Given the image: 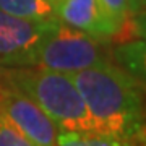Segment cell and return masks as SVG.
I'll list each match as a JSON object with an SVG mask.
<instances>
[{
    "label": "cell",
    "instance_id": "9c48e42d",
    "mask_svg": "<svg viewBox=\"0 0 146 146\" xmlns=\"http://www.w3.org/2000/svg\"><path fill=\"white\" fill-rule=\"evenodd\" d=\"M99 3L106 10V13L112 18L115 25L120 28V33L128 26L131 21V13L138 8L136 0H99Z\"/></svg>",
    "mask_w": 146,
    "mask_h": 146
},
{
    "label": "cell",
    "instance_id": "30bf717a",
    "mask_svg": "<svg viewBox=\"0 0 146 146\" xmlns=\"http://www.w3.org/2000/svg\"><path fill=\"white\" fill-rule=\"evenodd\" d=\"M0 146H33L18 130L0 119Z\"/></svg>",
    "mask_w": 146,
    "mask_h": 146
},
{
    "label": "cell",
    "instance_id": "8fae6325",
    "mask_svg": "<svg viewBox=\"0 0 146 146\" xmlns=\"http://www.w3.org/2000/svg\"><path fill=\"white\" fill-rule=\"evenodd\" d=\"M5 83H7V67L0 65V96H2V93H3Z\"/></svg>",
    "mask_w": 146,
    "mask_h": 146
},
{
    "label": "cell",
    "instance_id": "6da1fadb",
    "mask_svg": "<svg viewBox=\"0 0 146 146\" xmlns=\"http://www.w3.org/2000/svg\"><path fill=\"white\" fill-rule=\"evenodd\" d=\"M93 123V131L135 140L143 131L140 81L123 68L107 62L72 75Z\"/></svg>",
    "mask_w": 146,
    "mask_h": 146
},
{
    "label": "cell",
    "instance_id": "4fadbf2b",
    "mask_svg": "<svg viewBox=\"0 0 146 146\" xmlns=\"http://www.w3.org/2000/svg\"><path fill=\"white\" fill-rule=\"evenodd\" d=\"M136 2H138V3H140V0H136ZM141 2H143V0H141Z\"/></svg>",
    "mask_w": 146,
    "mask_h": 146
},
{
    "label": "cell",
    "instance_id": "5b68a950",
    "mask_svg": "<svg viewBox=\"0 0 146 146\" xmlns=\"http://www.w3.org/2000/svg\"><path fill=\"white\" fill-rule=\"evenodd\" d=\"M0 119L20 131L33 146H57V125L28 94L8 80L0 96Z\"/></svg>",
    "mask_w": 146,
    "mask_h": 146
},
{
    "label": "cell",
    "instance_id": "52a82bcc",
    "mask_svg": "<svg viewBox=\"0 0 146 146\" xmlns=\"http://www.w3.org/2000/svg\"><path fill=\"white\" fill-rule=\"evenodd\" d=\"M0 11L34 21H58L49 0H0Z\"/></svg>",
    "mask_w": 146,
    "mask_h": 146
},
{
    "label": "cell",
    "instance_id": "3957f363",
    "mask_svg": "<svg viewBox=\"0 0 146 146\" xmlns=\"http://www.w3.org/2000/svg\"><path fill=\"white\" fill-rule=\"evenodd\" d=\"M112 62L104 42L58 23L39 47L34 67L65 75Z\"/></svg>",
    "mask_w": 146,
    "mask_h": 146
},
{
    "label": "cell",
    "instance_id": "7a4b0ae2",
    "mask_svg": "<svg viewBox=\"0 0 146 146\" xmlns=\"http://www.w3.org/2000/svg\"><path fill=\"white\" fill-rule=\"evenodd\" d=\"M7 80L28 94L58 130L93 131V123L72 75L37 67H7Z\"/></svg>",
    "mask_w": 146,
    "mask_h": 146
},
{
    "label": "cell",
    "instance_id": "277c9868",
    "mask_svg": "<svg viewBox=\"0 0 146 146\" xmlns=\"http://www.w3.org/2000/svg\"><path fill=\"white\" fill-rule=\"evenodd\" d=\"M60 21H34L0 11V65L34 67L39 47Z\"/></svg>",
    "mask_w": 146,
    "mask_h": 146
},
{
    "label": "cell",
    "instance_id": "ba28073f",
    "mask_svg": "<svg viewBox=\"0 0 146 146\" xmlns=\"http://www.w3.org/2000/svg\"><path fill=\"white\" fill-rule=\"evenodd\" d=\"M57 146H138V138L125 140V138H115L96 131L58 130Z\"/></svg>",
    "mask_w": 146,
    "mask_h": 146
},
{
    "label": "cell",
    "instance_id": "8992f818",
    "mask_svg": "<svg viewBox=\"0 0 146 146\" xmlns=\"http://www.w3.org/2000/svg\"><path fill=\"white\" fill-rule=\"evenodd\" d=\"M54 7L55 16L62 25L98 41L104 42L120 34V28L106 13L99 0H60Z\"/></svg>",
    "mask_w": 146,
    "mask_h": 146
},
{
    "label": "cell",
    "instance_id": "7c38bea8",
    "mask_svg": "<svg viewBox=\"0 0 146 146\" xmlns=\"http://www.w3.org/2000/svg\"><path fill=\"white\" fill-rule=\"evenodd\" d=\"M49 2H52L54 5H55V3H58V2H60V0H49Z\"/></svg>",
    "mask_w": 146,
    "mask_h": 146
}]
</instances>
